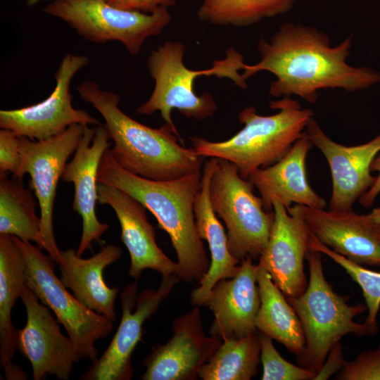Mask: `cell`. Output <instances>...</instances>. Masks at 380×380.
Wrapping results in <instances>:
<instances>
[{
  "mask_svg": "<svg viewBox=\"0 0 380 380\" xmlns=\"http://www.w3.org/2000/svg\"><path fill=\"white\" fill-rule=\"evenodd\" d=\"M306 259L308 286L300 295L286 298L300 319L305 338V350L299 360L305 368L317 374L330 350L345 335H372L377 331L366 323L354 321L367 306L350 305L333 290L324 275L322 253L310 250Z\"/></svg>",
  "mask_w": 380,
  "mask_h": 380,
  "instance_id": "8992f818",
  "label": "cell"
},
{
  "mask_svg": "<svg viewBox=\"0 0 380 380\" xmlns=\"http://www.w3.org/2000/svg\"><path fill=\"white\" fill-rule=\"evenodd\" d=\"M257 283L260 296V306L255 319L258 332L283 344L300 359L305 350V338L295 310L268 272L259 264Z\"/></svg>",
  "mask_w": 380,
  "mask_h": 380,
  "instance_id": "d4e9b609",
  "label": "cell"
},
{
  "mask_svg": "<svg viewBox=\"0 0 380 380\" xmlns=\"http://www.w3.org/2000/svg\"><path fill=\"white\" fill-rule=\"evenodd\" d=\"M351 46L352 36L331 46L328 35L312 26L284 23L269 40L258 41L260 60L246 64L241 75L246 80L262 71L271 72L276 77L270 86L271 96L295 95L310 103H316L320 89L350 92L380 83L379 71L347 63Z\"/></svg>",
  "mask_w": 380,
  "mask_h": 380,
  "instance_id": "6da1fadb",
  "label": "cell"
},
{
  "mask_svg": "<svg viewBox=\"0 0 380 380\" xmlns=\"http://www.w3.org/2000/svg\"><path fill=\"white\" fill-rule=\"evenodd\" d=\"M27 313L25 327L17 330L16 349L30 362L34 380L48 375L70 378L80 359L72 340L63 335L51 309L27 286L21 295Z\"/></svg>",
  "mask_w": 380,
  "mask_h": 380,
  "instance_id": "4fadbf2b",
  "label": "cell"
},
{
  "mask_svg": "<svg viewBox=\"0 0 380 380\" xmlns=\"http://www.w3.org/2000/svg\"><path fill=\"white\" fill-rule=\"evenodd\" d=\"M334 379L380 380V343L376 348L365 350L346 362Z\"/></svg>",
  "mask_w": 380,
  "mask_h": 380,
  "instance_id": "4dcf8cb0",
  "label": "cell"
},
{
  "mask_svg": "<svg viewBox=\"0 0 380 380\" xmlns=\"http://www.w3.org/2000/svg\"><path fill=\"white\" fill-rule=\"evenodd\" d=\"M273 211L270 236L258 264L268 272L286 298L296 297L308 286L304 260L309 251L310 231L290 207L274 202Z\"/></svg>",
  "mask_w": 380,
  "mask_h": 380,
  "instance_id": "ac0fdd59",
  "label": "cell"
},
{
  "mask_svg": "<svg viewBox=\"0 0 380 380\" xmlns=\"http://www.w3.org/2000/svg\"><path fill=\"white\" fill-rule=\"evenodd\" d=\"M324 254L342 267L362 289L368 315L365 323L378 331L377 316L380 309V272L373 271L354 262L319 242L310 232L309 251Z\"/></svg>",
  "mask_w": 380,
  "mask_h": 380,
  "instance_id": "f1b7e54d",
  "label": "cell"
},
{
  "mask_svg": "<svg viewBox=\"0 0 380 380\" xmlns=\"http://www.w3.org/2000/svg\"><path fill=\"white\" fill-rule=\"evenodd\" d=\"M105 125L91 128L85 126L82 137L72 160L67 163L61 179L74 185L72 209L82 218V230L76 251L80 256L90 249L93 242L102 244L101 236L109 226L99 222L96 215L97 177L105 151L112 144Z\"/></svg>",
  "mask_w": 380,
  "mask_h": 380,
  "instance_id": "2e32d148",
  "label": "cell"
},
{
  "mask_svg": "<svg viewBox=\"0 0 380 380\" xmlns=\"http://www.w3.org/2000/svg\"><path fill=\"white\" fill-rule=\"evenodd\" d=\"M312 146L305 131L281 159L250 175L248 179L258 191L266 211H273L274 202L286 208L295 203L325 209L326 201L312 189L307 178L306 158Z\"/></svg>",
  "mask_w": 380,
  "mask_h": 380,
  "instance_id": "44dd1931",
  "label": "cell"
},
{
  "mask_svg": "<svg viewBox=\"0 0 380 380\" xmlns=\"http://www.w3.org/2000/svg\"><path fill=\"white\" fill-rule=\"evenodd\" d=\"M76 89L103 118L113 143L111 153L126 170L153 180L176 179L201 170L204 157L183 146L177 129L166 123L152 128L135 120L119 107L118 93L102 89L94 80L82 81Z\"/></svg>",
  "mask_w": 380,
  "mask_h": 380,
  "instance_id": "3957f363",
  "label": "cell"
},
{
  "mask_svg": "<svg viewBox=\"0 0 380 380\" xmlns=\"http://www.w3.org/2000/svg\"><path fill=\"white\" fill-rule=\"evenodd\" d=\"M296 0H202L200 20L221 26L247 27L264 18L284 14Z\"/></svg>",
  "mask_w": 380,
  "mask_h": 380,
  "instance_id": "83f0119b",
  "label": "cell"
},
{
  "mask_svg": "<svg viewBox=\"0 0 380 380\" xmlns=\"http://www.w3.org/2000/svg\"><path fill=\"white\" fill-rule=\"evenodd\" d=\"M27 262L15 236L0 234V357L7 380H25L27 375L15 365L17 330L11 322V311L26 286Z\"/></svg>",
  "mask_w": 380,
  "mask_h": 380,
  "instance_id": "cb8c5ba5",
  "label": "cell"
},
{
  "mask_svg": "<svg viewBox=\"0 0 380 380\" xmlns=\"http://www.w3.org/2000/svg\"><path fill=\"white\" fill-rule=\"evenodd\" d=\"M14 236L27 262V286L54 312L66 329L80 359L94 362L97 359L94 343L110 334L113 322L85 307L66 290L55 274L56 262L49 254H44L42 248L30 241Z\"/></svg>",
  "mask_w": 380,
  "mask_h": 380,
  "instance_id": "9c48e42d",
  "label": "cell"
},
{
  "mask_svg": "<svg viewBox=\"0 0 380 380\" xmlns=\"http://www.w3.org/2000/svg\"><path fill=\"white\" fill-rule=\"evenodd\" d=\"M201 368L203 380H250L258 372L260 343L258 333L227 338Z\"/></svg>",
  "mask_w": 380,
  "mask_h": 380,
  "instance_id": "4316f807",
  "label": "cell"
},
{
  "mask_svg": "<svg viewBox=\"0 0 380 380\" xmlns=\"http://www.w3.org/2000/svg\"><path fill=\"white\" fill-rule=\"evenodd\" d=\"M290 208L322 244L354 262L380 267V224L367 215L298 204Z\"/></svg>",
  "mask_w": 380,
  "mask_h": 380,
  "instance_id": "e0dca14e",
  "label": "cell"
},
{
  "mask_svg": "<svg viewBox=\"0 0 380 380\" xmlns=\"http://www.w3.org/2000/svg\"><path fill=\"white\" fill-rule=\"evenodd\" d=\"M51 1L52 0H26L27 1V4L29 5V6H34L38 3H39L40 1Z\"/></svg>",
  "mask_w": 380,
  "mask_h": 380,
  "instance_id": "8d00e7d4",
  "label": "cell"
},
{
  "mask_svg": "<svg viewBox=\"0 0 380 380\" xmlns=\"http://www.w3.org/2000/svg\"><path fill=\"white\" fill-rule=\"evenodd\" d=\"M97 202L108 205L119 221L120 239L130 255L129 274L137 279L151 269L167 276L177 274V262L167 257L156 242V234L149 222L145 206L115 186L98 182Z\"/></svg>",
  "mask_w": 380,
  "mask_h": 380,
  "instance_id": "d6986e66",
  "label": "cell"
},
{
  "mask_svg": "<svg viewBox=\"0 0 380 380\" xmlns=\"http://www.w3.org/2000/svg\"><path fill=\"white\" fill-rule=\"evenodd\" d=\"M180 281L177 274L163 276L157 290L147 289L137 296L138 282L125 286L120 295L122 318L106 350L92 362L82 380H129L134 373L132 355L142 336L143 325L158 309Z\"/></svg>",
  "mask_w": 380,
  "mask_h": 380,
  "instance_id": "8fae6325",
  "label": "cell"
},
{
  "mask_svg": "<svg viewBox=\"0 0 380 380\" xmlns=\"http://www.w3.org/2000/svg\"><path fill=\"white\" fill-rule=\"evenodd\" d=\"M270 107L278 112L262 115L255 108L248 106L239 113L243 127L231 138L210 141L194 137L190 140L195 151L203 157L217 158L234 164L239 175L248 179L260 167H268L281 159L305 131L313 112L303 108L290 97L270 102Z\"/></svg>",
  "mask_w": 380,
  "mask_h": 380,
  "instance_id": "277c9868",
  "label": "cell"
},
{
  "mask_svg": "<svg viewBox=\"0 0 380 380\" xmlns=\"http://www.w3.org/2000/svg\"><path fill=\"white\" fill-rule=\"evenodd\" d=\"M113 6L127 10L151 13L174 6L177 0H108Z\"/></svg>",
  "mask_w": 380,
  "mask_h": 380,
  "instance_id": "d6a6232c",
  "label": "cell"
},
{
  "mask_svg": "<svg viewBox=\"0 0 380 380\" xmlns=\"http://www.w3.org/2000/svg\"><path fill=\"white\" fill-rule=\"evenodd\" d=\"M121 255V248L113 244L103 246L99 252L89 258H81L74 249L70 248L61 251L56 263L63 285L70 289L85 307L113 322L116 320L115 302L118 288H110L106 284L103 272Z\"/></svg>",
  "mask_w": 380,
  "mask_h": 380,
  "instance_id": "7402d4cb",
  "label": "cell"
},
{
  "mask_svg": "<svg viewBox=\"0 0 380 380\" xmlns=\"http://www.w3.org/2000/svg\"><path fill=\"white\" fill-rule=\"evenodd\" d=\"M254 186L242 178L232 163L217 158L210 182L213 210L227 229V246L240 262L246 258L259 259L266 248L274 220V211L264 209Z\"/></svg>",
  "mask_w": 380,
  "mask_h": 380,
  "instance_id": "52a82bcc",
  "label": "cell"
},
{
  "mask_svg": "<svg viewBox=\"0 0 380 380\" xmlns=\"http://www.w3.org/2000/svg\"><path fill=\"white\" fill-rule=\"evenodd\" d=\"M262 380H312L316 373L284 359L272 343V338L258 332Z\"/></svg>",
  "mask_w": 380,
  "mask_h": 380,
  "instance_id": "f546056e",
  "label": "cell"
},
{
  "mask_svg": "<svg viewBox=\"0 0 380 380\" xmlns=\"http://www.w3.org/2000/svg\"><path fill=\"white\" fill-rule=\"evenodd\" d=\"M84 55L68 53L55 73L56 86L44 101L29 106L0 110V127L18 137L42 140L58 135L75 124L99 125V121L72 104L70 85L75 75L88 65Z\"/></svg>",
  "mask_w": 380,
  "mask_h": 380,
  "instance_id": "30bf717a",
  "label": "cell"
},
{
  "mask_svg": "<svg viewBox=\"0 0 380 380\" xmlns=\"http://www.w3.org/2000/svg\"><path fill=\"white\" fill-rule=\"evenodd\" d=\"M258 265L251 258L240 262L236 276L221 279L203 303L214 315L209 334L222 340L258 333L255 319L260 306Z\"/></svg>",
  "mask_w": 380,
  "mask_h": 380,
  "instance_id": "ffe728a7",
  "label": "cell"
},
{
  "mask_svg": "<svg viewBox=\"0 0 380 380\" xmlns=\"http://www.w3.org/2000/svg\"><path fill=\"white\" fill-rule=\"evenodd\" d=\"M185 45L179 41H167L151 51L147 68L154 80V87L148 100L137 109L138 114L151 115L158 111L165 123L176 128L172 111L177 109L187 118L201 120L214 115L217 106L209 93L196 95L195 80L200 76L215 75L232 80L241 88L247 87L241 74L244 65L243 56L229 49L226 58L216 60L213 67L205 70H191L184 63Z\"/></svg>",
  "mask_w": 380,
  "mask_h": 380,
  "instance_id": "5b68a950",
  "label": "cell"
},
{
  "mask_svg": "<svg viewBox=\"0 0 380 380\" xmlns=\"http://www.w3.org/2000/svg\"><path fill=\"white\" fill-rule=\"evenodd\" d=\"M20 137L8 129L0 130V173H12L23 179L26 174L20 151Z\"/></svg>",
  "mask_w": 380,
  "mask_h": 380,
  "instance_id": "1f68e13d",
  "label": "cell"
},
{
  "mask_svg": "<svg viewBox=\"0 0 380 380\" xmlns=\"http://www.w3.org/2000/svg\"><path fill=\"white\" fill-rule=\"evenodd\" d=\"M346 362L338 342L330 350L322 367L317 373L315 380L327 379L332 374L341 369Z\"/></svg>",
  "mask_w": 380,
  "mask_h": 380,
  "instance_id": "836d02e7",
  "label": "cell"
},
{
  "mask_svg": "<svg viewBox=\"0 0 380 380\" xmlns=\"http://www.w3.org/2000/svg\"><path fill=\"white\" fill-rule=\"evenodd\" d=\"M202 171L171 180L149 179L122 167L108 148L99 165L97 182L128 194L156 218L167 233L177 257V275L184 282L198 281L210 267L202 239L197 232L194 201Z\"/></svg>",
  "mask_w": 380,
  "mask_h": 380,
  "instance_id": "7a4b0ae2",
  "label": "cell"
},
{
  "mask_svg": "<svg viewBox=\"0 0 380 380\" xmlns=\"http://www.w3.org/2000/svg\"><path fill=\"white\" fill-rule=\"evenodd\" d=\"M372 172H377L378 175L372 186L359 198V203L366 208H371L380 194V154L377 155L372 162Z\"/></svg>",
  "mask_w": 380,
  "mask_h": 380,
  "instance_id": "e575fe53",
  "label": "cell"
},
{
  "mask_svg": "<svg viewBox=\"0 0 380 380\" xmlns=\"http://www.w3.org/2000/svg\"><path fill=\"white\" fill-rule=\"evenodd\" d=\"M43 11L89 42H118L132 56L140 53L148 38L161 34L172 20L167 8L147 13L117 8L108 0H52Z\"/></svg>",
  "mask_w": 380,
  "mask_h": 380,
  "instance_id": "ba28073f",
  "label": "cell"
},
{
  "mask_svg": "<svg viewBox=\"0 0 380 380\" xmlns=\"http://www.w3.org/2000/svg\"><path fill=\"white\" fill-rule=\"evenodd\" d=\"M217 160L210 158L205 162L200 189L194 201L197 232L202 240L208 242L211 261L208 272L198 281V286L191 291V302L194 305L202 306L215 284L221 279L234 277L240 268V262L229 251L227 234L210 203V182Z\"/></svg>",
  "mask_w": 380,
  "mask_h": 380,
  "instance_id": "603a6c76",
  "label": "cell"
},
{
  "mask_svg": "<svg viewBox=\"0 0 380 380\" xmlns=\"http://www.w3.org/2000/svg\"><path fill=\"white\" fill-rule=\"evenodd\" d=\"M172 331L169 341L154 346L145 359L141 379L196 380L222 342L218 336L205 334L200 305L177 317Z\"/></svg>",
  "mask_w": 380,
  "mask_h": 380,
  "instance_id": "5bb4252c",
  "label": "cell"
},
{
  "mask_svg": "<svg viewBox=\"0 0 380 380\" xmlns=\"http://www.w3.org/2000/svg\"><path fill=\"white\" fill-rule=\"evenodd\" d=\"M37 202L23 179L9 178L0 173V234L32 241L42 249L45 244L41 233V219L35 213Z\"/></svg>",
  "mask_w": 380,
  "mask_h": 380,
  "instance_id": "484cf974",
  "label": "cell"
},
{
  "mask_svg": "<svg viewBox=\"0 0 380 380\" xmlns=\"http://www.w3.org/2000/svg\"><path fill=\"white\" fill-rule=\"evenodd\" d=\"M85 125L75 124L63 132L42 140L20 137V151L30 187L40 208L41 233L48 252L57 263L61 253L53 231V213L56 188L70 155L77 149Z\"/></svg>",
  "mask_w": 380,
  "mask_h": 380,
  "instance_id": "7c38bea8",
  "label": "cell"
},
{
  "mask_svg": "<svg viewBox=\"0 0 380 380\" xmlns=\"http://www.w3.org/2000/svg\"><path fill=\"white\" fill-rule=\"evenodd\" d=\"M305 132L326 158L331 172L332 191L329 210L349 211L372 186L376 177L371 164L380 152V133L372 140L356 146H345L333 141L311 118Z\"/></svg>",
  "mask_w": 380,
  "mask_h": 380,
  "instance_id": "9a60e30c",
  "label": "cell"
},
{
  "mask_svg": "<svg viewBox=\"0 0 380 380\" xmlns=\"http://www.w3.org/2000/svg\"><path fill=\"white\" fill-rule=\"evenodd\" d=\"M367 215L373 222L380 224V208H374Z\"/></svg>",
  "mask_w": 380,
  "mask_h": 380,
  "instance_id": "d590c367",
  "label": "cell"
}]
</instances>
